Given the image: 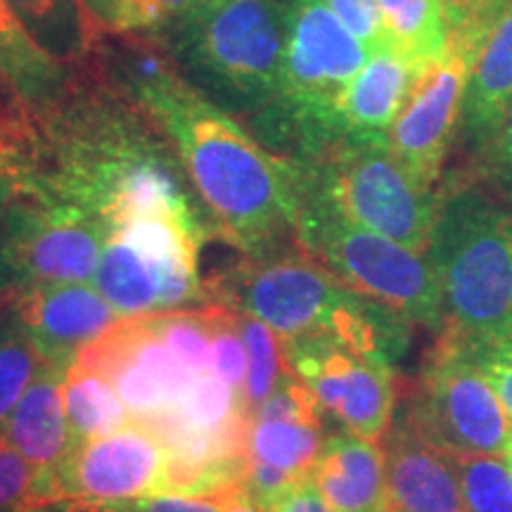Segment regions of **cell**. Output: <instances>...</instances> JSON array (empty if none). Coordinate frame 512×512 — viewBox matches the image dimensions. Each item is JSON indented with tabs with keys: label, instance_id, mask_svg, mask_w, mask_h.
<instances>
[{
	"label": "cell",
	"instance_id": "19",
	"mask_svg": "<svg viewBox=\"0 0 512 512\" xmlns=\"http://www.w3.org/2000/svg\"><path fill=\"white\" fill-rule=\"evenodd\" d=\"M512 105V0L496 12L479 36L467 79L463 133L475 150H484L503 114Z\"/></svg>",
	"mask_w": 512,
	"mask_h": 512
},
{
	"label": "cell",
	"instance_id": "35",
	"mask_svg": "<svg viewBox=\"0 0 512 512\" xmlns=\"http://www.w3.org/2000/svg\"><path fill=\"white\" fill-rule=\"evenodd\" d=\"M226 494L214 496H181L164 494L143 501L119 503V505H98V508H74L64 512H223L226 508Z\"/></svg>",
	"mask_w": 512,
	"mask_h": 512
},
{
	"label": "cell",
	"instance_id": "25",
	"mask_svg": "<svg viewBox=\"0 0 512 512\" xmlns=\"http://www.w3.org/2000/svg\"><path fill=\"white\" fill-rule=\"evenodd\" d=\"M384 46L392 48L418 72L446 53L448 24L439 0H377Z\"/></svg>",
	"mask_w": 512,
	"mask_h": 512
},
{
	"label": "cell",
	"instance_id": "20",
	"mask_svg": "<svg viewBox=\"0 0 512 512\" xmlns=\"http://www.w3.org/2000/svg\"><path fill=\"white\" fill-rule=\"evenodd\" d=\"M64 373V368L41 361L27 392L0 425V434L46 477L72 451L62 401Z\"/></svg>",
	"mask_w": 512,
	"mask_h": 512
},
{
	"label": "cell",
	"instance_id": "21",
	"mask_svg": "<svg viewBox=\"0 0 512 512\" xmlns=\"http://www.w3.org/2000/svg\"><path fill=\"white\" fill-rule=\"evenodd\" d=\"M415 79L411 67L392 48L370 53L339 100L344 138H387Z\"/></svg>",
	"mask_w": 512,
	"mask_h": 512
},
{
	"label": "cell",
	"instance_id": "33",
	"mask_svg": "<svg viewBox=\"0 0 512 512\" xmlns=\"http://www.w3.org/2000/svg\"><path fill=\"white\" fill-rule=\"evenodd\" d=\"M325 5L368 48V53L384 48V29L377 0H325Z\"/></svg>",
	"mask_w": 512,
	"mask_h": 512
},
{
	"label": "cell",
	"instance_id": "3",
	"mask_svg": "<svg viewBox=\"0 0 512 512\" xmlns=\"http://www.w3.org/2000/svg\"><path fill=\"white\" fill-rule=\"evenodd\" d=\"M444 330L470 347L512 332V202L484 183L439 188L430 249ZM441 330V332H444Z\"/></svg>",
	"mask_w": 512,
	"mask_h": 512
},
{
	"label": "cell",
	"instance_id": "30",
	"mask_svg": "<svg viewBox=\"0 0 512 512\" xmlns=\"http://www.w3.org/2000/svg\"><path fill=\"white\" fill-rule=\"evenodd\" d=\"M152 325L157 335L183 358L195 373L214 370V354H211V328L207 309H185L152 313Z\"/></svg>",
	"mask_w": 512,
	"mask_h": 512
},
{
	"label": "cell",
	"instance_id": "24",
	"mask_svg": "<svg viewBox=\"0 0 512 512\" xmlns=\"http://www.w3.org/2000/svg\"><path fill=\"white\" fill-rule=\"evenodd\" d=\"M62 401L72 448L131 425V413L110 380L81 363H72L64 373Z\"/></svg>",
	"mask_w": 512,
	"mask_h": 512
},
{
	"label": "cell",
	"instance_id": "38",
	"mask_svg": "<svg viewBox=\"0 0 512 512\" xmlns=\"http://www.w3.org/2000/svg\"><path fill=\"white\" fill-rule=\"evenodd\" d=\"M448 31L479 29L494 19L508 0H439Z\"/></svg>",
	"mask_w": 512,
	"mask_h": 512
},
{
	"label": "cell",
	"instance_id": "7",
	"mask_svg": "<svg viewBox=\"0 0 512 512\" xmlns=\"http://www.w3.org/2000/svg\"><path fill=\"white\" fill-rule=\"evenodd\" d=\"M209 235L197 211H169L110 228L93 285L121 318L202 309L200 249Z\"/></svg>",
	"mask_w": 512,
	"mask_h": 512
},
{
	"label": "cell",
	"instance_id": "11",
	"mask_svg": "<svg viewBox=\"0 0 512 512\" xmlns=\"http://www.w3.org/2000/svg\"><path fill=\"white\" fill-rule=\"evenodd\" d=\"M290 373L316 396L342 430L382 441L394 422V363L335 337L285 339Z\"/></svg>",
	"mask_w": 512,
	"mask_h": 512
},
{
	"label": "cell",
	"instance_id": "2",
	"mask_svg": "<svg viewBox=\"0 0 512 512\" xmlns=\"http://www.w3.org/2000/svg\"><path fill=\"white\" fill-rule=\"evenodd\" d=\"M209 304L252 316L280 339L335 337L396 363L413 325L342 285L299 242L261 256H242L204 283Z\"/></svg>",
	"mask_w": 512,
	"mask_h": 512
},
{
	"label": "cell",
	"instance_id": "6",
	"mask_svg": "<svg viewBox=\"0 0 512 512\" xmlns=\"http://www.w3.org/2000/svg\"><path fill=\"white\" fill-rule=\"evenodd\" d=\"M299 166L302 192L294 221L299 247L349 290L399 313L413 328L441 335L444 304L430 256L351 221L316 188L304 164Z\"/></svg>",
	"mask_w": 512,
	"mask_h": 512
},
{
	"label": "cell",
	"instance_id": "28",
	"mask_svg": "<svg viewBox=\"0 0 512 512\" xmlns=\"http://www.w3.org/2000/svg\"><path fill=\"white\" fill-rule=\"evenodd\" d=\"M467 512H512V467L505 456H451Z\"/></svg>",
	"mask_w": 512,
	"mask_h": 512
},
{
	"label": "cell",
	"instance_id": "4",
	"mask_svg": "<svg viewBox=\"0 0 512 512\" xmlns=\"http://www.w3.org/2000/svg\"><path fill=\"white\" fill-rule=\"evenodd\" d=\"M283 3V79L278 95L247 121L266 150L306 164L344 140L339 100L370 53L325 0Z\"/></svg>",
	"mask_w": 512,
	"mask_h": 512
},
{
	"label": "cell",
	"instance_id": "22",
	"mask_svg": "<svg viewBox=\"0 0 512 512\" xmlns=\"http://www.w3.org/2000/svg\"><path fill=\"white\" fill-rule=\"evenodd\" d=\"M72 67L48 55L19 22L8 0H0V79L27 107L31 119L43 117L67 91Z\"/></svg>",
	"mask_w": 512,
	"mask_h": 512
},
{
	"label": "cell",
	"instance_id": "32",
	"mask_svg": "<svg viewBox=\"0 0 512 512\" xmlns=\"http://www.w3.org/2000/svg\"><path fill=\"white\" fill-rule=\"evenodd\" d=\"M192 5V0H121L114 34H162Z\"/></svg>",
	"mask_w": 512,
	"mask_h": 512
},
{
	"label": "cell",
	"instance_id": "13",
	"mask_svg": "<svg viewBox=\"0 0 512 512\" xmlns=\"http://www.w3.org/2000/svg\"><path fill=\"white\" fill-rule=\"evenodd\" d=\"M325 418L311 389L290 370L249 415L245 486L261 508L271 510L292 484L313 475L328 439Z\"/></svg>",
	"mask_w": 512,
	"mask_h": 512
},
{
	"label": "cell",
	"instance_id": "23",
	"mask_svg": "<svg viewBox=\"0 0 512 512\" xmlns=\"http://www.w3.org/2000/svg\"><path fill=\"white\" fill-rule=\"evenodd\" d=\"M34 41L64 67H79L100 41L81 0H8Z\"/></svg>",
	"mask_w": 512,
	"mask_h": 512
},
{
	"label": "cell",
	"instance_id": "18",
	"mask_svg": "<svg viewBox=\"0 0 512 512\" xmlns=\"http://www.w3.org/2000/svg\"><path fill=\"white\" fill-rule=\"evenodd\" d=\"M311 477L332 512H392L380 441L347 430L328 434Z\"/></svg>",
	"mask_w": 512,
	"mask_h": 512
},
{
	"label": "cell",
	"instance_id": "42",
	"mask_svg": "<svg viewBox=\"0 0 512 512\" xmlns=\"http://www.w3.org/2000/svg\"><path fill=\"white\" fill-rule=\"evenodd\" d=\"M223 512H268V510H264L259 503L254 501L245 484H240V486H235V489L228 491L226 508H223Z\"/></svg>",
	"mask_w": 512,
	"mask_h": 512
},
{
	"label": "cell",
	"instance_id": "37",
	"mask_svg": "<svg viewBox=\"0 0 512 512\" xmlns=\"http://www.w3.org/2000/svg\"><path fill=\"white\" fill-rule=\"evenodd\" d=\"M24 140L27 136H0V221L24 188V171H27Z\"/></svg>",
	"mask_w": 512,
	"mask_h": 512
},
{
	"label": "cell",
	"instance_id": "8",
	"mask_svg": "<svg viewBox=\"0 0 512 512\" xmlns=\"http://www.w3.org/2000/svg\"><path fill=\"white\" fill-rule=\"evenodd\" d=\"M304 169L316 188L351 221L427 254L439 188L422 181L396 157L387 138H344L318 159L306 162Z\"/></svg>",
	"mask_w": 512,
	"mask_h": 512
},
{
	"label": "cell",
	"instance_id": "9",
	"mask_svg": "<svg viewBox=\"0 0 512 512\" xmlns=\"http://www.w3.org/2000/svg\"><path fill=\"white\" fill-rule=\"evenodd\" d=\"M401 415L448 456H503L512 439V422L494 384L477 366L467 342L446 330L422 358Z\"/></svg>",
	"mask_w": 512,
	"mask_h": 512
},
{
	"label": "cell",
	"instance_id": "43",
	"mask_svg": "<svg viewBox=\"0 0 512 512\" xmlns=\"http://www.w3.org/2000/svg\"><path fill=\"white\" fill-rule=\"evenodd\" d=\"M503 456H505V460H508V463H510V467H512V439H510V444H508V448H505V453H503Z\"/></svg>",
	"mask_w": 512,
	"mask_h": 512
},
{
	"label": "cell",
	"instance_id": "15",
	"mask_svg": "<svg viewBox=\"0 0 512 512\" xmlns=\"http://www.w3.org/2000/svg\"><path fill=\"white\" fill-rule=\"evenodd\" d=\"M74 363L110 380L131 422H147L174 408L197 375L157 335L150 316L119 318Z\"/></svg>",
	"mask_w": 512,
	"mask_h": 512
},
{
	"label": "cell",
	"instance_id": "5",
	"mask_svg": "<svg viewBox=\"0 0 512 512\" xmlns=\"http://www.w3.org/2000/svg\"><path fill=\"white\" fill-rule=\"evenodd\" d=\"M285 34L283 0H219L192 5L157 36L195 91L249 119L278 95Z\"/></svg>",
	"mask_w": 512,
	"mask_h": 512
},
{
	"label": "cell",
	"instance_id": "44",
	"mask_svg": "<svg viewBox=\"0 0 512 512\" xmlns=\"http://www.w3.org/2000/svg\"><path fill=\"white\" fill-rule=\"evenodd\" d=\"M195 5H207V3H219V0H192Z\"/></svg>",
	"mask_w": 512,
	"mask_h": 512
},
{
	"label": "cell",
	"instance_id": "36",
	"mask_svg": "<svg viewBox=\"0 0 512 512\" xmlns=\"http://www.w3.org/2000/svg\"><path fill=\"white\" fill-rule=\"evenodd\" d=\"M484 159L489 183H494V190L512 202V105L503 114L501 124L496 126L494 136L486 143Z\"/></svg>",
	"mask_w": 512,
	"mask_h": 512
},
{
	"label": "cell",
	"instance_id": "29",
	"mask_svg": "<svg viewBox=\"0 0 512 512\" xmlns=\"http://www.w3.org/2000/svg\"><path fill=\"white\" fill-rule=\"evenodd\" d=\"M50 482L0 434V512H50Z\"/></svg>",
	"mask_w": 512,
	"mask_h": 512
},
{
	"label": "cell",
	"instance_id": "41",
	"mask_svg": "<svg viewBox=\"0 0 512 512\" xmlns=\"http://www.w3.org/2000/svg\"><path fill=\"white\" fill-rule=\"evenodd\" d=\"M81 3L83 8H86L88 17L93 19L100 38L107 34H114V29H117L121 0H81Z\"/></svg>",
	"mask_w": 512,
	"mask_h": 512
},
{
	"label": "cell",
	"instance_id": "12",
	"mask_svg": "<svg viewBox=\"0 0 512 512\" xmlns=\"http://www.w3.org/2000/svg\"><path fill=\"white\" fill-rule=\"evenodd\" d=\"M171 458L150 427L131 425L76 446L50 482L53 510L98 508L169 494Z\"/></svg>",
	"mask_w": 512,
	"mask_h": 512
},
{
	"label": "cell",
	"instance_id": "14",
	"mask_svg": "<svg viewBox=\"0 0 512 512\" xmlns=\"http://www.w3.org/2000/svg\"><path fill=\"white\" fill-rule=\"evenodd\" d=\"M482 31L484 27L448 34L446 53L415 72L408 98L387 133L396 157L434 188L463 124L467 79Z\"/></svg>",
	"mask_w": 512,
	"mask_h": 512
},
{
	"label": "cell",
	"instance_id": "16",
	"mask_svg": "<svg viewBox=\"0 0 512 512\" xmlns=\"http://www.w3.org/2000/svg\"><path fill=\"white\" fill-rule=\"evenodd\" d=\"M5 304L22 320L41 361L64 370L121 318L93 283L29 287Z\"/></svg>",
	"mask_w": 512,
	"mask_h": 512
},
{
	"label": "cell",
	"instance_id": "34",
	"mask_svg": "<svg viewBox=\"0 0 512 512\" xmlns=\"http://www.w3.org/2000/svg\"><path fill=\"white\" fill-rule=\"evenodd\" d=\"M470 351L475 356L477 366L484 370V375L494 384L498 399H501L505 413H508L512 422V332L501 339H494V342L470 347Z\"/></svg>",
	"mask_w": 512,
	"mask_h": 512
},
{
	"label": "cell",
	"instance_id": "40",
	"mask_svg": "<svg viewBox=\"0 0 512 512\" xmlns=\"http://www.w3.org/2000/svg\"><path fill=\"white\" fill-rule=\"evenodd\" d=\"M31 131H34V119H31L27 107L19 102L8 83L0 79V133L24 138Z\"/></svg>",
	"mask_w": 512,
	"mask_h": 512
},
{
	"label": "cell",
	"instance_id": "26",
	"mask_svg": "<svg viewBox=\"0 0 512 512\" xmlns=\"http://www.w3.org/2000/svg\"><path fill=\"white\" fill-rule=\"evenodd\" d=\"M233 311V309H230ZM235 313L242 344L247 351V377H245V406L247 413L252 415L256 408L264 403L275 384L280 382L287 370L283 339L275 335V330L268 328L266 323L256 320L245 313Z\"/></svg>",
	"mask_w": 512,
	"mask_h": 512
},
{
	"label": "cell",
	"instance_id": "17",
	"mask_svg": "<svg viewBox=\"0 0 512 512\" xmlns=\"http://www.w3.org/2000/svg\"><path fill=\"white\" fill-rule=\"evenodd\" d=\"M396 418L380 441L392 512H467L453 458Z\"/></svg>",
	"mask_w": 512,
	"mask_h": 512
},
{
	"label": "cell",
	"instance_id": "10",
	"mask_svg": "<svg viewBox=\"0 0 512 512\" xmlns=\"http://www.w3.org/2000/svg\"><path fill=\"white\" fill-rule=\"evenodd\" d=\"M105 238L98 214L22 188L0 221V304L29 287L93 283Z\"/></svg>",
	"mask_w": 512,
	"mask_h": 512
},
{
	"label": "cell",
	"instance_id": "39",
	"mask_svg": "<svg viewBox=\"0 0 512 512\" xmlns=\"http://www.w3.org/2000/svg\"><path fill=\"white\" fill-rule=\"evenodd\" d=\"M268 512H332L328 503L320 496L313 477H306L302 482L292 484L278 501L273 503V508Z\"/></svg>",
	"mask_w": 512,
	"mask_h": 512
},
{
	"label": "cell",
	"instance_id": "27",
	"mask_svg": "<svg viewBox=\"0 0 512 512\" xmlns=\"http://www.w3.org/2000/svg\"><path fill=\"white\" fill-rule=\"evenodd\" d=\"M41 356L10 304H0V425L27 392Z\"/></svg>",
	"mask_w": 512,
	"mask_h": 512
},
{
	"label": "cell",
	"instance_id": "31",
	"mask_svg": "<svg viewBox=\"0 0 512 512\" xmlns=\"http://www.w3.org/2000/svg\"><path fill=\"white\" fill-rule=\"evenodd\" d=\"M211 328V354H214V370L235 394L245 401V377H247V351L242 344L235 313L221 304L204 306Z\"/></svg>",
	"mask_w": 512,
	"mask_h": 512
},
{
	"label": "cell",
	"instance_id": "1",
	"mask_svg": "<svg viewBox=\"0 0 512 512\" xmlns=\"http://www.w3.org/2000/svg\"><path fill=\"white\" fill-rule=\"evenodd\" d=\"M143 110L174 145L211 235L242 256L297 242L302 166L266 150L183 76L152 95Z\"/></svg>",
	"mask_w": 512,
	"mask_h": 512
}]
</instances>
